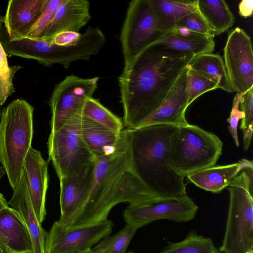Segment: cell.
Listing matches in <instances>:
<instances>
[{
    "label": "cell",
    "mask_w": 253,
    "mask_h": 253,
    "mask_svg": "<svg viewBox=\"0 0 253 253\" xmlns=\"http://www.w3.org/2000/svg\"><path fill=\"white\" fill-rule=\"evenodd\" d=\"M81 35L82 33L79 32H62L55 35L51 42L59 45H72L79 41Z\"/></svg>",
    "instance_id": "35"
},
{
    "label": "cell",
    "mask_w": 253,
    "mask_h": 253,
    "mask_svg": "<svg viewBox=\"0 0 253 253\" xmlns=\"http://www.w3.org/2000/svg\"><path fill=\"white\" fill-rule=\"evenodd\" d=\"M223 143L215 134L188 124L179 126L172 140V167L185 177L215 166L222 154Z\"/></svg>",
    "instance_id": "6"
},
{
    "label": "cell",
    "mask_w": 253,
    "mask_h": 253,
    "mask_svg": "<svg viewBox=\"0 0 253 253\" xmlns=\"http://www.w3.org/2000/svg\"><path fill=\"white\" fill-rule=\"evenodd\" d=\"M241 94L237 93L234 96L230 117L227 119L229 124L228 130L233 139L235 145L239 146L237 127L239 122L244 117L243 112L239 109Z\"/></svg>",
    "instance_id": "34"
},
{
    "label": "cell",
    "mask_w": 253,
    "mask_h": 253,
    "mask_svg": "<svg viewBox=\"0 0 253 253\" xmlns=\"http://www.w3.org/2000/svg\"><path fill=\"white\" fill-rule=\"evenodd\" d=\"M178 127L155 124L126 129L133 168L146 186L160 198L187 195L185 176L171 164L172 143Z\"/></svg>",
    "instance_id": "3"
},
{
    "label": "cell",
    "mask_w": 253,
    "mask_h": 253,
    "mask_svg": "<svg viewBox=\"0 0 253 253\" xmlns=\"http://www.w3.org/2000/svg\"><path fill=\"white\" fill-rule=\"evenodd\" d=\"M81 137L94 158L101 157L113 150L120 133L112 131L84 116L80 121Z\"/></svg>",
    "instance_id": "21"
},
{
    "label": "cell",
    "mask_w": 253,
    "mask_h": 253,
    "mask_svg": "<svg viewBox=\"0 0 253 253\" xmlns=\"http://www.w3.org/2000/svg\"><path fill=\"white\" fill-rule=\"evenodd\" d=\"M137 229L126 225L112 236H108L96 244L95 248H105L108 253H126V248Z\"/></svg>",
    "instance_id": "31"
},
{
    "label": "cell",
    "mask_w": 253,
    "mask_h": 253,
    "mask_svg": "<svg viewBox=\"0 0 253 253\" xmlns=\"http://www.w3.org/2000/svg\"><path fill=\"white\" fill-rule=\"evenodd\" d=\"M90 253H108L107 249L105 248H95L92 249Z\"/></svg>",
    "instance_id": "38"
},
{
    "label": "cell",
    "mask_w": 253,
    "mask_h": 253,
    "mask_svg": "<svg viewBox=\"0 0 253 253\" xmlns=\"http://www.w3.org/2000/svg\"><path fill=\"white\" fill-rule=\"evenodd\" d=\"M213 37L192 32L187 35H180L173 31L164 34L154 43L163 44L176 51L196 56L212 53L215 47Z\"/></svg>",
    "instance_id": "23"
},
{
    "label": "cell",
    "mask_w": 253,
    "mask_h": 253,
    "mask_svg": "<svg viewBox=\"0 0 253 253\" xmlns=\"http://www.w3.org/2000/svg\"><path fill=\"white\" fill-rule=\"evenodd\" d=\"M4 23V17L0 14V29L2 27V24Z\"/></svg>",
    "instance_id": "41"
},
{
    "label": "cell",
    "mask_w": 253,
    "mask_h": 253,
    "mask_svg": "<svg viewBox=\"0 0 253 253\" xmlns=\"http://www.w3.org/2000/svg\"><path fill=\"white\" fill-rule=\"evenodd\" d=\"M198 207L187 195L177 198H158L146 203L129 204L123 216L127 225L136 229L153 221L167 219L176 222L190 221Z\"/></svg>",
    "instance_id": "11"
},
{
    "label": "cell",
    "mask_w": 253,
    "mask_h": 253,
    "mask_svg": "<svg viewBox=\"0 0 253 253\" xmlns=\"http://www.w3.org/2000/svg\"><path fill=\"white\" fill-rule=\"evenodd\" d=\"M47 0H11L4 17V27L11 40L26 37L39 19Z\"/></svg>",
    "instance_id": "16"
},
{
    "label": "cell",
    "mask_w": 253,
    "mask_h": 253,
    "mask_svg": "<svg viewBox=\"0 0 253 253\" xmlns=\"http://www.w3.org/2000/svg\"><path fill=\"white\" fill-rule=\"evenodd\" d=\"M0 239L11 253H33L30 233L19 213L8 206L0 211Z\"/></svg>",
    "instance_id": "19"
},
{
    "label": "cell",
    "mask_w": 253,
    "mask_h": 253,
    "mask_svg": "<svg viewBox=\"0 0 253 253\" xmlns=\"http://www.w3.org/2000/svg\"><path fill=\"white\" fill-rule=\"evenodd\" d=\"M194 57L153 43L125 65L119 83L126 129L140 126L157 110Z\"/></svg>",
    "instance_id": "1"
},
{
    "label": "cell",
    "mask_w": 253,
    "mask_h": 253,
    "mask_svg": "<svg viewBox=\"0 0 253 253\" xmlns=\"http://www.w3.org/2000/svg\"><path fill=\"white\" fill-rule=\"evenodd\" d=\"M253 253V251L249 252V253Z\"/></svg>",
    "instance_id": "44"
},
{
    "label": "cell",
    "mask_w": 253,
    "mask_h": 253,
    "mask_svg": "<svg viewBox=\"0 0 253 253\" xmlns=\"http://www.w3.org/2000/svg\"><path fill=\"white\" fill-rule=\"evenodd\" d=\"M240 104L244 114L240 128L243 132L244 149L247 151L252 141L253 131V87L241 94Z\"/></svg>",
    "instance_id": "30"
},
{
    "label": "cell",
    "mask_w": 253,
    "mask_h": 253,
    "mask_svg": "<svg viewBox=\"0 0 253 253\" xmlns=\"http://www.w3.org/2000/svg\"><path fill=\"white\" fill-rule=\"evenodd\" d=\"M89 7L86 0H63L42 40L49 42L62 32H79L90 19Z\"/></svg>",
    "instance_id": "18"
},
{
    "label": "cell",
    "mask_w": 253,
    "mask_h": 253,
    "mask_svg": "<svg viewBox=\"0 0 253 253\" xmlns=\"http://www.w3.org/2000/svg\"><path fill=\"white\" fill-rule=\"evenodd\" d=\"M132 253V252H129V253Z\"/></svg>",
    "instance_id": "45"
},
{
    "label": "cell",
    "mask_w": 253,
    "mask_h": 253,
    "mask_svg": "<svg viewBox=\"0 0 253 253\" xmlns=\"http://www.w3.org/2000/svg\"><path fill=\"white\" fill-rule=\"evenodd\" d=\"M63 0H47L37 21L28 33L27 38L42 40Z\"/></svg>",
    "instance_id": "32"
},
{
    "label": "cell",
    "mask_w": 253,
    "mask_h": 253,
    "mask_svg": "<svg viewBox=\"0 0 253 253\" xmlns=\"http://www.w3.org/2000/svg\"><path fill=\"white\" fill-rule=\"evenodd\" d=\"M8 205L22 218L31 237L33 253H45L47 233L42 228L36 215L31 201L25 170L15 189Z\"/></svg>",
    "instance_id": "17"
},
{
    "label": "cell",
    "mask_w": 253,
    "mask_h": 253,
    "mask_svg": "<svg viewBox=\"0 0 253 253\" xmlns=\"http://www.w3.org/2000/svg\"><path fill=\"white\" fill-rule=\"evenodd\" d=\"M137 174L132 165L125 129L111 151L94 159V169L86 192L66 226L88 225L108 220L118 204H139L158 199Z\"/></svg>",
    "instance_id": "2"
},
{
    "label": "cell",
    "mask_w": 253,
    "mask_h": 253,
    "mask_svg": "<svg viewBox=\"0 0 253 253\" xmlns=\"http://www.w3.org/2000/svg\"><path fill=\"white\" fill-rule=\"evenodd\" d=\"M150 2L159 27L164 34L174 30L183 16L196 12L195 0H150Z\"/></svg>",
    "instance_id": "24"
},
{
    "label": "cell",
    "mask_w": 253,
    "mask_h": 253,
    "mask_svg": "<svg viewBox=\"0 0 253 253\" xmlns=\"http://www.w3.org/2000/svg\"><path fill=\"white\" fill-rule=\"evenodd\" d=\"M195 4L196 12L213 36L226 32L233 26L235 17L225 0H196Z\"/></svg>",
    "instance_id": "22"
},
{
    "label": "cell",
    "mask_w": 253,
    "mask_h": 253,
    "mask_svg": "<svg viewBox=\"0 0 253 253\" xmlns=\"http://www.w3.org/2000/svg\"><path fill=\"white\" fill-rule=\"evenodd\" d=\"M82 113L95 123L117 133L124 128L122 120L92 97L87 98L82 108Z\"/></svg>",
    "instance_id": "26"
},
{
    "label": "cell",
    "mask_w": 253,
    "mask_h": 253,
    "mask_svg": "<svg viewBox=\"0 0 253 253\" xmlns=\"http://www.w3.org/2000/svg\"><path fill=\"white\" fill-rule=\"evenodd\" d=\"M216 88L214 83L188 67L186 80L188 107L202 94Z\"/></svg>",
    "instance_id": "29"
},
{
    "label": "cell",
    "mask_w": 253,
    "mask_h": 253,
    "mask_svg": "<svg viewBox=\"0 0 253 253\" xmlns=\"http://www.w3.org/2000/svg\"><path fill=\"white\" fill-rule=\"evenodd\" d=\"M99 80L98 77L82 78L70 75L56 85L49 102L51 131L59 129L82 109L85 100L92 97Z\"/></svg>",
    "instance_id": "10"
},
{
    "label": "cell",
    "mask_w": 253,
    "mask_h": 253,
    "mask_svg": "<svg viewBox=\"0 0 253 253\" xmlns=\"http://www.w3.org/2000/svg\"><path fill=\"white\" fill-rule=\"evenodd\" d=\"M5 174L3 167L0 165V179Z\"/></svg>",
    "instance_id": "40"
},
{
    "label": "cell",
    "mask_w": 253,
    "mask_h": 253,
    "mask_svg": "<svg viewBox=\"0 0 253 253\" xmlns=\"http://www.w3.org/2000/svg\"><path fill=\"white\" fill-rule=\"evenodd\" d=\"M94 169V159L59 178L60 216L64 224L83 199Z\"/></svg>",
    "instance_id": "15"
},
{
    "label": "cell",
    "mask_w": 253,
    "mask_h": 253,
    "mask_svg": "<svg viewBox=\"0 0 253 253\" xmlns=\"http://www.w3.org/2000/svg\"><path fill=\"white\" fill-rule=\"evenodd\" d=\"M22 67L8 65L7 53L0 42V104L2 105L7 98L15 91L13 80L16 72Z\"/></svg>",
    "instance_id": "28"
},
{
    "label": "cell",
    "mask_w": 253,
    "mask_h": 253,
    "mask_svg": "<svg viewBox=\"0 0 253 253\" xmlns=\"http://www.w3.org/2000/svg\"><path fill=\"white\" fill-rule=\"evenodd\" d=\"M24 169L33 209L39 222L42 223L46 215L48 163L43 158L39 151L31 147L25 160Z\"/></svg>",
    "instance_id": "13"
},
{
    "label": "cell",
    "mask_w": 253,
    "mask_h": 253,
    "mask_svg": "<svg viewBox=\"0 0 253 253\" xmlns=\"http://www.w3.org/2000/svg\"><path fill=\"white\" fill-rule=\"evenodd\" d=\"M188 71L187 65L160 107L141 126L166 124L179 127L189 124L185 117V112L188 108L186 92Z\"/></svg>",
    "instance_id": "14"
},
{
    "label": "cell",
    "mask_w": 253,
    "mask_h": 253,
    "mask_svg": "<svg viewBox=\"0 0 253 253\" xmlns=\"http://www.w3.org/2000/svg\"><path fill=\"white\" fill-rule=\"evenodd\" d=\"M150 0H133L128 5L120 35L125 65L164 34Z\"/></svg>",
    "instance_id": "8"
},
{
    "label": "cell",
    "mask_w": 253,
    "mask_h": 253,
    "mask_svg": "<svg viewBox=\"0 0 253 253\" xmlns=\"http://www.w3.org/2000/svg\"><path fill=\"white\" fill-rule=\"evenodd\" d=\"M160 253H220L210 238L191 231L182 241L169 243Z\"/></svg>",
    "instance_id": "27"
},
{
    "label": "cell",
    "mask_w": 253,
    "mask_h": 253,
    "mask_svg": "<svg viewBox=\"0 0 253 253\" xmlns=\"http://www.w3.org/2000/svg\"><path fill=\"white\" fill-rule=\"evenodd\" d=\"M0 253H11L0 239Z\"/></svg>",
    "instance_id": "39"
},
{
    "label": "cell",
    "mask_w": 253,
    "mask_h": 253,
    "mask_svg": "<svg viewBox=\"0 0 253 253\" xmlns=\"http://www.w3.org/2000/svg\"><path fill=\"white\" fill-rule=\"evenodd\" d=\"M81 115L82 109L49 135L48 157L59 179L94 159L80 134Z\"/></svg>",
    "instance_id": "7"
},
{
    "label": "cell",
    "mask_w": 253,
    "mask_h": 253,
    "mask_svg": "<svg viewBox=\"0 0 253 253\" xmlns=\"http://www.w3.org/2000/svg\"><path fill=\"white\" fill-rule=\"evenodd\" d=\"M113 222L110 220L77 226H66L55 221L47 233L45 253H80L108 237L112 231Z\"/></svg>",
    "instance_id": "9"
},
{
    "label": "cell",
    "mask_w": 253,
    "mask_h": 253,
    "mask_svg": "<svg viewBox=\"0 0 253 253\" xmlns=\"http://www.w3.org/2000/svg\"><path fill=\"white\" fill-rule=\"evenodd\" d=\"M188 67L214 83L218 88L233 92L223 60L219 54L209 53L196 56Z\"/></svg>",
    "instance_id": "25"
},
{
    "label": "cell",
    "mask_w": 253,
    "mask_h": 253,
    "mask_svg": "<svg viewBox=\"0 0 253 253\" xmlns=\"http://www.w3.org/2000/svg\"><path fill=\"white\" fill-rule=\"evenodd\" d=\"M177 27L186 28L192 32L212 36L204 21L197 12H193L183 16L178 21Z\"/></svg>",
    "instance_id": "33"
},
{
    "label": "cell",
    "mask_w": 253,
    "mask_h": 253,
    "mask_svg": "<svg viewBox=\"0 0 253 253\" xmlns=\"http://www.w3.org/2000/svg\"><path fill=\"white\" fill-rule=\"evenodd\" d=\"M91 250H88V251H84V252H82V253H90V252H91Z\"/></svg>",
    "instance_id": "42"
},
{
    "label": "cell",
    "mask_w": 253,
    "mask_h": 253,
    "mask_svg": "<svg viewBox=\"0 0 253 253\" xmlns=\"http://www.w3.org/2000/svg\"><path fill=\"white\" fill-rule=\"evenodd\" d=\"M249 167H253V161L242 159L233 164L204 169L190 173L186 177L198 187L216 193L227 188L241 170Z\"/></svg>",
    "instance_id": "20"
},
{
    "label": "cell",
    "mask_w": 253,
    "mask_h": 253,
    "mask_svg": "<svg viewBox=\"0 0 253 253\" xmlns=\"http://www.w3.org/2000/svg\"><path fill=\"white\" fill-rule=\"evenodd\" d=\"M33 107L23 99L4 108L0 117V164L13 190L24 170L33 136Z\"/></svg>",
    "instance_id": "4"
},
{
    "label": "cell",
    "mask_w": 253,
    "mask_h": 253,
    "mask_svg": "<svg viewBox=\"0 0 253 253\" xmlns=\"http://www.w3.org/2000/svg\"><path fill=\"white\" fill-rule=\"evenodd\" d=\"M0 106H1V105H0V117L1 112V109H0Z\"/></svg>",
    "instance_id": "43"
},
{
    "label": "cell",
    "mask_w": 253,
    "mask_h": 253,
    "mask_svg": "<svg viewBox=\"0 0 253 253\" xmlns=\"http://www.w3.org/2000/svg\"><path fill=\"white\" fill-rule=\"evenodd\" d=\"M253 11V0H243L239 4V14L244 17H251Z\"/></svg>",
    "instance_id": "36"
},
{
    "label": "cell",
    "mask_w": 253,
    "mask_h": 253,
    "mask_svg": "<svg viewBox=\"0 0 253 253\" xmlns=\"http://www.w3.org/2000/svg\"><path fill=\"white\" fill-rule=\"evenodd\" d=\"M223 58L232 91L242 94L253 87L252 41L243 29L236 27L228 33Z\"/></svg>",
    "instance_id": "12"
},
{
    "label": "cell",
    "mask_w": 253,
    "mask_h": 253,
    "mask_svg": "<svg viewBox=\"0 0 253 253\" xmlns=\"http://www.w3.org/2000/svg\"><path fill=\"white\" fill-rule=\"evenodd\" d=\"M8 206V202L4 196L0 192V211Z\"/></svg>",
    "instance_id": "37"
},
{
    "label": "cell",
    "mask_w": 253,
    "mask_h": 253,
    "mask_svg": "<svg viewBox=\"0 0 253 253\" xmlns=\"http://www.w3.org/2000/svg\"><path fill=\"white\" fill-rule=\"evenodd\" d=\"M229 205L220 252L253 251V167L244 168L227 187Z\"/></svg>",
    "instance_id": "5"
}]
</instances>
